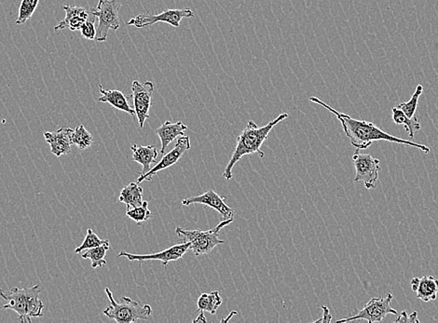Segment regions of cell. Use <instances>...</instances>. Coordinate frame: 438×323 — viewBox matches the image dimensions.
<instances>
[{"label":"cell","instance_id":"obj_20","mask_svg":"<svg viewBox=\"0 0 438 323\" xmlns=\"http://www.w3.org/2000/svg\"><path fill=\"white\" fill-rule=\"evenodd\" d=\"M119 202L126 204L127 208H137L141 206L143 200V189L137 183H131L121 189L119 197Z\"/></svg>","mask_w":438,"mask_h":323},{"label":"cell","instance_id":"obj_29","mask_svg":"<svg viewBox=\"0 0 438 323\" xmlns=\"http://www.w3.org/2000/svg\"><path fill=\"white\" fill-rule=\"evenodd\" d=\"M97 17L94 16V18H90L86 21L81 26V36L86 39H91L94 41L95 35H97V28H95L94 23L97 22Z\"/></svg>","mask_w":438,"mask_h":323},{"label":"cell","instance_id":"obj_13","mask_svg":"<svg viewBox=\"0 0 438 323\" xmlns=\"http://www.w3.org/2000/svg\"><path fill=\"white\" fill-rule=\"evenodd\" d=\"M191 204H203V205L209 206L221 214L224 220L232 219L235 216V211L226 204L225 198L220 197L212 189L200 196L187 198L182 200V205L190 206Z\"/></svg>","mask_w":438,"mask_h":323},{"label":"cell","instance_id":"obj_8","mask_svg":"<svg viewBox=\"0 0 438 323\" xmlns=\"http://www.w3.org/2000/svg\"><path fill=\"white\" fill-rule=\"evenodd\" d=\"M352 161L357 171L354 182H362L366 189H375L381 169V161L370 154H360L359 149L355 151Z\"/></svg>","mask_w":438,"mask_h":323},{"label":"cell","instance_id":"obj_19","mask_svg":"<svg viewBox=\"0 0 438 323\" xmlns=\"http://www.w3.org/2000/svg\"><path fill=\"white\" fill-rule=\"evenodd\" d=\"M132 160L141 164L143 169L140 176H144L150 171L151 164L157 163L158 150L154 145H132Z\"/></svg>","mask_w":438,"mask_h":323},{"label":"cell","instance_id":"obj_33","mask_svg":"<svg viewBox=\"0 0 438 323\" xmlns=\"http://www.w3.org/2000/svg\"><path fill=\"white\" fill-rule=\"evenodd\" d=\"M236 314H237V312L232 311V313L229 315V317H226V319L221 320V322L224 323V322H230V320L232 319V317H233V315H236Z\"/></svg>","mask_w":438,"mask_h":323},{"label":"cell","instance_id":"obj_3","mask_svg":"<svg viewBox=\"0 0 438 323\" xmlns=\"http://www.w3.org/2000/svg\"><path fill=\"white\" fill-rule=\"evenodd\" d=\"M41 289L39 285L33 287L10 289L9 292L0 289V296L7 301V304L0 306L1 309H10L19 315V322L31 323L32 317L44 316V304L39 299Z\"/></svg>","mask_w":438,"mask_h":323},{"label":"cell","instance_id":"obj_28","mask_svg":"<svg viewBox=\"0 0 438 323\" xmlns=\"http://www.w3.org/2000/svg\"><path fill=\"white\" fill-rule=\"evenodd\" d=\"M106 242H107V240H101L91 229H89L87 230V235L85 237L84 242H82L81 246L75 249V253H81L82 251L88 250V249L98 247V246L103 244Z\"/></svg>","mask_w":438,"mask_h":323},{"label":"cell","instance_id":"obj_4","mask_svg":"<svg viewBox=\"0 0 438 323\" xmlns=\"http://www.w3.org/2000/svg\"><path fill=\"white\" fill-rule=\"evenodd\" d=\"M235 219L223 220L213 229L210 230H188L177 227L175 229L179 237L184 240V242L190 243V250L195 256H207L214 250L217 246L225 243V240L219 239V232L224 227L229 226Z\"/></svg>","mask_w":438,"mask_h":323},{"label":"cell","instance_id":"obj_14","mask_svg":"<svg viewBox=\"0 0 438 323\" xmlns=\"http://www.w3.org/2000/svg\"><path fill=\"white\" fill-rule=\"evenodd\" d=\"M73 129L62 127L57 132H46L44 134L45 140L50 145L52 154L59 158L63 155H68L71 152V136Z\"/></svg>","mask_w":438,"mask_h":323},{"label":"cell","instance_id":"obj_30","mask_svg":"<svg viewBox=\"0 0 438 323\" xmlns=\"http://www.w3.org/2000/svg\"><path fill=\"white\" fill-rule=\"evenodd\" d=\"M395 322L419 323L418 313H417V311H414L413 313L408 315L407 312L403 311L400 316L395 320Z\"/></svg>","mask_w":438,"mask_h":323},{"label":"cell","instance_id":"obj_5","mask_svg":"<svg viewBox=\"0 0 438 323\" xmlns=\"http://www.w3.org/2000/svg\"><path fill=\"white\" fill-rule=\"evenodd\" d=\"M105 292L110 299V304L107 309H103V313L111 320L118 323H132L138 320H150L152 315V308L150 304L140 306L137 301L129 298H122L118 303L114 299L112 292L108 288L105 289Z\"/></svg>","mask_w":438,"mask_h":323},{"label":"cell","instance_id":"obj_26","mask_svg":"<svg viewBox=\"0 0 438 323\" xmlns=\"http://www.w3.org/2000/svg\"><path fill=\"white\" fill-rule=\"evenodd\" d=\"M126 216L135 221V223L140 225L143 222L148 221L152 216L150 209H148V201H144L141 206L137 208H127Z\"/></svg>","mask_w":438,"mask_h":323},{"label":"cell","instance_id":"obj_10","mask_svg":"<svg viewBox=\"0 0 438 323\" xmlns=\"http://www.w3.org/2000/svg\"><path fill=\"white\" fill-rule=\"evenodd\" d=\"M154 92V83L145 81L144 83L135 81L132 84V98L134 102V110L137 116L140 129H143L146 121L150 118L151 99Z\"/></svg>","mask_w":438,"mask_h":323},{"label":"cell","instance_id":"obj_7","mask_svg":"<svg viewBox=\"0 0 438 323\" xmlns=\"http://www.w3.org/2000/svg\"><path fill=\"white\" fill-rule=\"evenodd\" d=\"M394 299L392 293H388L385 298H372L357 314L346 317V319L337 320V323L354 322V320H366L368 323L379 322L388 314L397 315V311L392 308L391 303Z\"/></svg>","mask_w":438,"mask_h":323},{"label":"cell","instance_id":"obj_25","mask_svg":"<svg viewBox=\"0 0 438 323\" xmlns=\"http://www.w3.org/2000/svg\"><path fill=\"white\" fill-rule=\"evenodd\" d=\"M39 3V0H22L19 8V14L15 21V25H23L36 12L37 7Z\"/></svg>","mask_w":438,"mask_h":323},{"label":"cell","instance_id":"obj_21","mask_svg":"<svg viewBox=\"0 0 438 323\" xmlns=\"http://www.w3.org/2000/svg\"><path fill=\"white\" fill-rule=\"evenodd\" d=\"M392 113L394 123L397 124V125L404 126L410 138H413L415 132L421 129V124H419V121L417 120L416 116L408 118V116L397 107L392 108Z\"/></svg>","mask_w":438,"mask_h":323},{"label":"cell","instance_id":"obj_2","mask_svg":"<svg viewBox=\"0 0 438 323\" xmlns=\"http://www.w3.org/2000/svg\"><path fill=\"white\" fill-rule=\"evenodd\" d=\"M288 118V113L281 114L275 121H270L267 125L259 127L253 121H249L248 125L237 137V144L233 151L232 158L225 168L223 177L227 181L232 179V169L235 164L246 155L259 154L260 158L265 157L264 152L260 147L269 137L270 132L281 121Z\"/></svg>","mask_w":438,"mask_h":323},{"label":"cell","instance_id":"obj_11","mask_svg":"<svg viewBox=\"0 0 438 323\" xmlns=\"http://www.w3.org/2000/svg\"><path fill=\"white\" fill-rule=\"evenodd\" d=\"M190 249V242H182L156 253L134 254L121 251L118 254V258H126L130 261H138L140 264H142L144 261L158 260L161 261L163 267H167L170 262L177 261L182 258Z\"/></svg>","mask_w":438,"mask_h":323},{"label":"cell","instance_id":"obj_6","mask_svg":"<svg viewBox=\"0 0 438 323\" xmlns=\"http://www.w3.org/2000/svg\"><path fill=\"white\" fill-rule=\"evenodd\" d=\"M121 5L117 0H99L97 7L91 10L92 15L98 20L95 41H107L110 29L118 30L119 22V9Z\"/></svg>","mask_w":438,"mask_h":323},{"label":"cell","instance_id":"obj_9","mask_svg":"<svg viewBox=\"0 0 438 323\" xmlns=\"http://www.w3.org/2000/svg\"><path fill=\"white\" fill-rule=\"evenodd\" d=\"M195 17V14L190 8L181 10L167 9L161 12L160 14L143 13V14L135 16L127 23L137 28H146V26L152 25L154 23L161 22L169 23L172 28H179L182 19Z\"/></svg>","mask_w":438,"mask_h":323},{"label":"cell","instance_id":"obj_18","mask_svg":"<svg viewBox=\"0 0 438 323\" xmlns=\"http://www.w3.org/2000/svg\"><path fill=\"white\" fill-rule=\"evenodd\" d=\"M101 97L98 101L102 103H108L116 110L128 113L132 116H135V111L131 107L128 102V97L123 92L118 90H105L102 85H99Z\"/></svg>","mask_w":438,"mask_h":323},{"label":"cell","instance_id":"obj_23","mask_svg":"<svg viewBox=\"0 0 438 323\" xmlns=\"http://www.w3.org/2000/svg\"><path fill=\"white\" fill-rule=\"evenodd\" d=\"M110 240H107V242L102 245L98 246V247L88 249L86 253L82 254L81 258L83 259H90V260L92 261V269L102 267L107 264L105 256L106 254H107V251L110 250Z\"/></svg>","mask_w":438,"mask_h":323},{"label":"cell","instance_id":"obj_16","mask_svg":"<svg viewBox=\"0 0 438 323\" xmlns=\"http://www.w3.org/2000/svg\"><path fill=\"white\" fill-rule=\"evenodd\" d=\"M411 289L415 293L416 298L424 302L435 301L437 298L438 280L434 276L414 278L411 280Z\"/></svg>","mask_w":438,"mask_h":323},{"label":"cell","instance_id":"obj_15","mask_svg":"<svg viewBox=\"0 0 438 323\" xmlns=\"http://www.w3.org/2000/svg\"><path fill=\"white\" fill-rule=\"evenodd\" d=\"M63 9L66 12L65 19L55 26V31L66 28H69L71 31L81 30L83 23L90 19V12L84 8L65 5Z\"/></svg>","mask_w":438,"mask_h":323},{"label":"cell","instance_id":"obj_1","mask_svg":"<svg viewBox=\"0 0 438 323\" xmlns=\"http://www.w3.org/2000/svg\"><path fill=\"white\" fill-rule=\"evenodd\" d=\"M310 102L315 104L322 105L326 110L330 111L341 123L342 128L348 138L350 139V144L357 149H366L377 141H386L394 143V144L404 145L407 147H412L418 148L423 152L428 154L430 148L426 145L417 144V143L408 141V140L400 139L394 135L387 134L386 132L382 131L375 124L370 123V121L357 120L352 118L347 114L339 112L331 107L330 105H326L322 100L317 97H310Z\"/></svg>","mask_w":438,"mask_h":323},{"label":"cell","instance_id":"obj_31","mask_svg":"<svg viewBox=\"0 0 438 323\" xmlns=\"http://www.w3.org/2000/svg\"><path fill=\"white\" fill-rule=\"evenodd\" d=\"M322 311H323V317H321V319L315 320L313 323H328L331 322L332 315L330 313V311H329L328 306H323Z\"/></svg>","mask_w":438,"mask_h":323},{"label":"cell","instance_id":"obj_22","mask_svg":"<svg viewBox=\"0 0 438 323\" xmlns=\"http://www.w3.org/2000/svg\"><path fill=\"white\" fill-rule=\"evenodd\" d=\"M222 303L223 299L217 291H214V292L209 293H203L198 299V311L200 312H209L210 314L215 315Z\"/></svg>","mask_w":438,"mask_h":323},{"label":"cell","instance_id":"obj_32","mask_svg":"<svg viewBox=\"0 0 438 323\" xmlns=\"http://www.w3.org/2000/svg\"><path fill=\"white\" fill-rule=\"evenodd\" d=\"M193 322H206V317L203 316V312H201L200 315H199L197 319L193 320Z\"/></svg>","mask_w":438,"mask_h":323},{"label":"cell","instance_id":"obj_24","mask_svg":"<svg viewBox=\"0 0 438 323\" xmlns=\"http://www.w3.org/2000/svg\"><path fill=\"white\" fill-rule=\"evenodd\" d=\"M71 141H72V145L78 147L79 149L85 150L91 147L94 138L83 125H79L73 129Z\"/></svg>","mask_w":438,"mask_h":323},{"label":"cell","instance_id":"obj_17","mask_svg":"<svg viewBox=\"0 0 438 323\" xmlns=\"http://www.w3.org/2000/svg\"><path fill=\"white\" fill-rule=\"evenodd\" d=\"M187 129L188 127L182 121H177L175 123H171V121H166L163 125L159 127L156 129V134H158L161 143V154L163 155L166 153L167 147L172 141H175V139L185 135Z\"/></svg>","mask_w":438,"mask_h":323},{"label":"cell","instance_id":"obj_12","mask_svg":"<svg viewBox=\"0 0 438 323\" xmlns=\"http://www.w3.org/2000/svg\"><path fill=\"white\" fill-rule=\"evenodd\" d=\"M190 137L187 136V135L179 136L175 147L172 148L170 152L167 153V154L164 155L163 158L160 160V163H157V165L151 168L150 171H148L144 176H140L139 178L137 179V184H140V183L144 181H151V180H153L154 176L163 171V169H168L170 167L179 163L182 156L184 155L188 150L190 149Z\"/></svg>","mask_w":438,"mask_h":323},{"label":"cell","instance_id":"obj_27","mask_svg":"<svg viewBox=\"0 0 438 323\" xmlns=\"http://www.w3.org/2000/svg\"><path fill=\"white\" fill-rule=\"evenodd\" d=\"M423 92L424 87L421 85H418L410 100L408 102L401 103L400 105H397V107L400 108L408 118H413L415 116L417 107H418L419 98L423 94Z\"/></svg>","mask_w":438,"mask_h":323}]
</instances>
